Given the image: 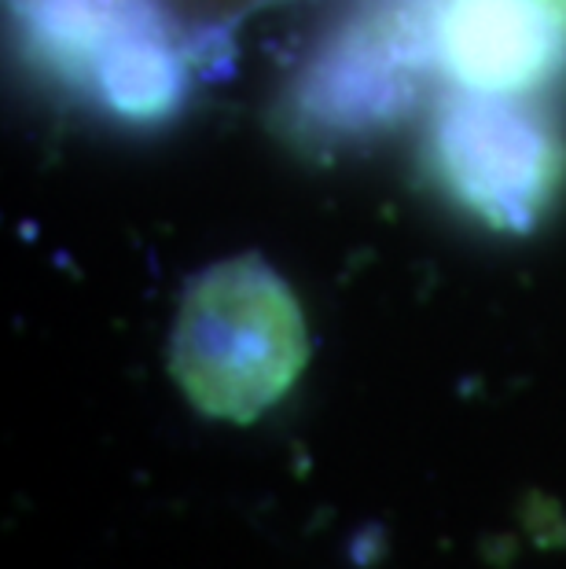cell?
<instances>
[{
    "mask_svg": "<svg viewBox=\"0 0 566 569\" xmlns=\"http://www.w3.org/2000/svg\"><path fill=\"white\" fill-rule=\"evenodd\" d=\"M430 169L449 199L493 232L523 236L545 221L566 154L545 118L515 96L460 89L438 103Z\"/></svg>",
    "mask_w": 566,
    "mask_h": 569,
    "instance_id": "277c9868",
    "label": "cell"
},
{
    "mask_svg": "<svg viewBox=\"0 0 566 569\" xmlns=\"http://www.w3.org/2000/svg\"><path fill=\"white\" fill-rule=\"evenodd\" d=\"M438 59L460 89L526 96L566 74V0H441Z\"/></svg>",
    "mask_w": 566,
    "mask_h": 569,
    "instance_id": "5b68a950",
    "label": "cell"
},
{
    "mask_svg": "<svg viewBox=\"0 0 566 569\" xmlns=\"http://www.w3.org/2000/svg\"><path fill=\"white\" fill-rule=\"evenodd\" d=\"M306 365V312L265 258H225L188 283L166 368L199 416L236 427L258 422L295 390Z\"/></svg>",
    "mask_w": 566,
    "mask_h": 569,
    "instance_id": "6da1fadb",
    "label": "cell"
},
{
    "mask_svg": "<svg viewBox=\"0 0 566 569\" xmlns=\"http://www.w3.org/2000/svg\"><path fill=\"white\" fill-rule=\"evenodd\" d=\"M19 52L52 84L129 126H159L188 96L162 0H8Z\"/></svg>",
    "mask_w": 566,
    "mask_h": 569,
    "instance_id": "3957f363",
    "label": "cell"
},
{
    "mask_svg": "<svg viewBox=\"0 0 566 569\" xmlns=\"http://www.w3.org/2000/svg\"><path fill=\"white\" fill-rule=\"evenodd\" d=\"M441 0H365L320 33L287 81L280 122L306 148L383 137L416 111L438 59Z\"/></svg>",
    "mask_w": 566,
    "mask_h": 569,
    "instance_id": "7a4b0ae2",
    "label": "cell"
}]
</instances>
